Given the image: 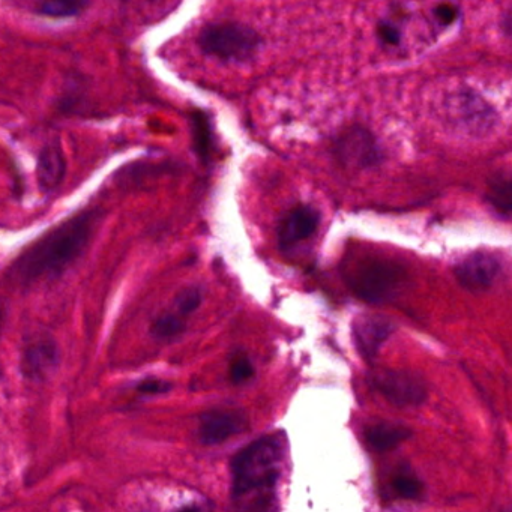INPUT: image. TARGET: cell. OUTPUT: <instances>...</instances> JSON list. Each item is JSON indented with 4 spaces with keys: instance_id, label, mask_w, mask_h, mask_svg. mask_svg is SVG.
Wrapping results in <instances>:
<instances>
[{
    "instance_id": "obj_1",
    "label": "cell",
    "mask_w": 512,
    "mask_h": 512,
    "mask_svg": "<svg viewBox=\"0 0 512 512\" xmlns=\"http://www.w3.org/2000/svg\"><path fill=\"white\" fill-rule=\"evenodd\" d=\"M100 220V212L88 211L55 227L14 262V280L34 284L61 277L85 253Z\"/></svg>"
},
{
    "instance_id": "obj_2",
    "label": "cell",
    "mask_w": 512,
    "mask_h": 512,
    "mask_svg": "<svg viewBox=\"0 0 512 512\" xmlns=\"http://www.w3.org/2000/svg\"><path fill=\"white\" fill-rule=\"evenodd\" d=\"M283 461V448L274 437H263L245 446L232 460L233 499H251L257 508L271 499Z\"/></svg>"
},
{
    "instance_id": "obj_3",
    "label": "cell",
    "mask_w": 512,
    "mask_h": 512,
    "mask_svg": "<svg viewBox=\"0 0 512 512\" xmlns=\"http://www.w3.org/2000/svg\"><path fill=\"white\" fill-rule=\"evenodd\" d=\"M344 281L362 301L383 304L392 301L403 289V266L383 257L365 256L344 265Z\"/></svg>"
},
{
    "instance_id": "obj_4",
    "label": "cell",
    "mask_w": 512,
    "mask_h": 512,
    "mask_svg": "<svg viewBox=\"0 0 512 512\" xmlns=\"http://www.w3.org/2000/svg\"><path fill=\"white\" fill-rule=\"evenodd\" d=\"M262 43L253 28L241 23H211L199 34L202 52L226 62L248 61L259 52Z\"/></svg>"
},
{
    "instance_id": "obj_5",
    "label": "cell",
    "mask_w": 512,
    "mask_h": 512,
    "mask_svg": "<svg viewBox=\"0 0 512 512\" xmlns=\"http://www.w3.org/2000/svg\"><path fill=\"white\" fill-rule=\"evenodd\" d=\"M371 385L389 403L415 407L427 400V386L421 377L403 370H380L371 374Z\"/></svg>"
},
{
    "instance_id": "obj_6",
    "label": "cell",
    "mask_w": 512,
    "mask_h": 512,
    "mask_svg": "<svg viewBox=\"0 0 512 512\" xmlns=\"http://www.w3.org/2000/svg\"><path fill=\"white\" fill-rule=\"evenodd\" d=\"M335 154L341 163L356 169L377 166L382 152L370 131L361 127L349 128L335 140Z\"/></svg>"
},
{
    "instance_id": "obj_7",
    "label": "cell",
    "mask_w": 512,
    "mask_h": 512,
    "mask_svg": "<svg viewBox=\"0 0 512 512\" xmlns=\"http://www.w3.org/2000/svg\"><path fill=\"white\" fill-rule=\"evenodd\" d=\"M502 271V262L493 253H472L454 268L455 278L470 292H485Z\"/></svg>"
},
{
    "instance_id": "obj_8",
    "label": "cell",
    "mask_w": 512,
    "mask_h": 512,
    "mask_svg": "<svg viewBox=\"0 0 512 512\" xmlns=\"http://www.w3.org/2000/svg\"><path fill=\"white\" fill-rule=\"evenodd\" d=\"M248 418L239 410H214L200 419L199 439L203 445L214 446L226 442L230 437L244 433Z\"/></svg>"
},
{
    "instance_id": "obj_9",
    "label": "cell",
    "mask_w": 512,
    "mask_h": 512,
    "mask_svg": "<svg viewBox=\"0 0 512 512\" xmlns=\"http://www.w3.org/2000/svg\"><path fill=\"white\" fill-rule=\"evenodd\" d=\"M320 223V212L310 205L292 209L281 223L278 241L281 247L289 248L314 235Z\"/></svg>"
},
{
    "instance_id": "obj_10",
    "label": "cell",
    "mask_w": 512,
    "mask_h": 512,
    "mask_svg": "<svg viewBox=\"0 0 512 512\" xmlns=\"http://www.w3.org/2000/svg\"><path fill=\"white\" fill-rule=\"evenodd\" d=\"M392 334V323L385 317L361 316L353 322V338L356 347L364 358L373 359L379 353L389 335Z\"/></svg>"
},
{
    "instance_id": "obj_11",
    "label": "cell",
    "mask_w": 512,
    "mask_h": 512,
    "mask_svg": "<svg viewBox=\"0 0 512 512\" xmlns=\"http://www.w3.org/2000/svg\"><path fill=\"white\" fill-rule=\"evenodd\" d=\"M67 157L59 143H50L41 149L38 157L37 176L41 190L46 193L58 190L67 176Z\"/></svg>"
},
{
    "instance_id": "obj_12",
    "label": "cell",
    "mask_w": 512,
    "mask_h": 512,
    "mask_svg": "<svg viewBox=\"0 0 512 512\" xmlns=\"http://www.w3.org/2000/svg\"><path fill=\"white\" fill-rule=\"evenodd\" d=\"M58 364V347L53 341L40 340L26 349V373L31 377H43Z\"/></svg>"
},
{
    "instance_id": "obj_13",
    "label": "cell",
    "mask_w": 512,
    "mask_h": 512,
    "mask_svg": "<svg viewBox=\"0 0 512 512\" xmlns=\"http://www.w3.org/2000/svg\"><path fill=\"white\" fill-rule=\"evenodd\" d=\"M412 431L404 425L391 424V422H379L370 425L365 431L367 442L377 451H389L397 448L401 443L409 439Z\"/></svg>"
},
{
    "instance_id": "obj_14",
    "label": "cell",
    "mask_w": 512,
    "mask_h": 512,
    "mask_svg": "<svg viewBox=\"0 0 512 512\" xmlns=\"http://www.w3.org/2000/svg\"><path fill=\"white\" fill-rule=\"evenodd\" d=\"M488 203L497 215L508 220L512 211V181L508 173H500L491 179L487 194Z\"/></svg>"
},
{
    "instance_id": "obj_15",
    "label": "cell",
    "mask_w": 512,
    "mask_h": 512,
    "mask_svg": "<svg viewBox=\"0 0 512 512\" xmlns=\"http://www.w3.org/2000/svg\"><path fill=\"white\" fill-rule=\"evenodd\" d=\"M88 7V2H82V0H49V2H43L35 13L50 19H68V17L79 16Z\"/></svg>"
},
{
    "instance_id": "obj_16",
    "label": "cell",
    "mask_w": 512,
    "mask_h": 512,
    "mask_svg": "<svg viewBox=\"0 0 512 512\" xmlns=\"http://www.w3.org/2000/svg\"><path fill=\"white\" fill-rule=\"evenodd\" d=\"M185 331L184 317L178 313H167L158 317L152 325L151 332L158 340H172Z\"/></svg>"
},
{
    "instance_id": "obj_17",
    "label": "cell",
    "mask_w": 512,
    "mask_h": 512,
    "mask_svg": "<svg viewBox=\"0 0 512 512\" xmlns=\"http://www.w3.org/2000/svg\"><path fill=\"white\" fill-rule=\"evenodd\" d=\"M193 133L197 154L200 155V158L206 160L209 157V151H211L212 133L209 119L203 113H196L193 116Z\"/></svg>"
},
{
    "instance_id": "obj_18",
    "label": "cell",
    "mask_w": 512,
    "mask_h": 512,
    "mask_svg": "<svg viewBox=\"0 0 512 512\" xmlns=\"http://www.w3.org/2000/svg\"><path fill=\"white\" fill-rule=\"evenodd\" d=\"M203 293L200 287H187L175 299L176 313L181 317L190 316L202 304Z\"/></svg>"
},
{
    "instance_id": "obj_19",
    "label": "cell",
    "mask_w": 512,
    "mask_h": 512,
    "mask_svg": "<svg viewBox=\"0 0 512 512\" xmlns=\"http://www.w3.org/2000/svg\"><path fill=\"white\" fill-rule=\"evenodd\" d=\"M392 488H394L395 493L403 497V499L416 500L424 494V485L419 482V479L409 475L397 476V478L394 479Z\"/></svg>"
},
{
    "instance_id": "obj_20",
    "label": "cell",
    "mask_w": 512,
    "mask_h": 512,
    "mask_svg": "<svg viewBox=\"0 0 512 512\" xmlns=\"http://www.w3.org/2000/svg\"><path fill=\"white\" fill-rule=\"evenodd\" d=\"M254 368L251 364L250 359L245 356H236L230 365V377H232L235 383H244L253 377Z\"/></svg>"
},
{
    "instance_id": "obj_21",
    "label": "cell",
    "mask_w": 512,
    "mask_h": 512,
    "mask_svg": "<svg viewBox=\"0 0 512 512\" xmlns=\"http://www.w3.org/2000/svg\"><path fill=\"white\" fill-rule=\"evenodd\" d=\"M170 388H172L170 383L160 379H146L137 385V391H139L140 394L146 395L164 394V392H169Z\"/></svg>"
},
{
    "instance_id": "obj_22",
    "label": "cell",
    "mask_w": 512,
    "mask_h": 512,
    "mask_svg": "<svg viewBox=\"0 0 512 512\" xmlns=\"http://www.w3.org/2000/svg\"><path fill=\"white\" fill-rule=\"evenodd\" d=\"M377 32L382 41H385L389 46H398L401 40L400 29L394 23L380 22L377 26Z\"/></svg>"
},
{
    "instance_id": "obj_23",
    "label": "cell",
    "mask_w": 512,
    "mask_h": 512,
    "mask_svg": "<svg viewBox=\"0 0 512 512\" xmlns=\"http://www.w3.org/2000/svg\"><path fill=\"white\" fill-rule=\"evenodd\" d=\"M458 13H460V11H458V8L454 7V5H440V7L434 10V17H436L442 25L448 26L452 25V23L457 20Z\"/></svg>"
},
{
    "instance_id": "obj_24",
    "label": "cell",
    "mask_w": 512,
    "mask_h": 512,
    "mask_svg": "<svg viewBox=\"0 0 512 512\" xmlns=\"http://www.w3.org/2000/svg\"><path fill=\"white\" fill-rule=\"evenodd\" d=\"M178 512H209V511H206V509H203V508H199V506H191V508H185V509H182V511H178Z\"/></svg>"
},
{
    "instance_id": "obj_25",
    "label": "cell",
    "mask_w": 512,
    "mask_h": 512,
    "mask_svg": "<svg viewBox=\"0 0 512 512\" xmlns=\"http://www.w3.org/2000/svg\"><path fill=\"white\" fill-rule=\"evenodd\" d=\"M0 320H2V311H0Z\"/></svg>"
}]
</instances>
